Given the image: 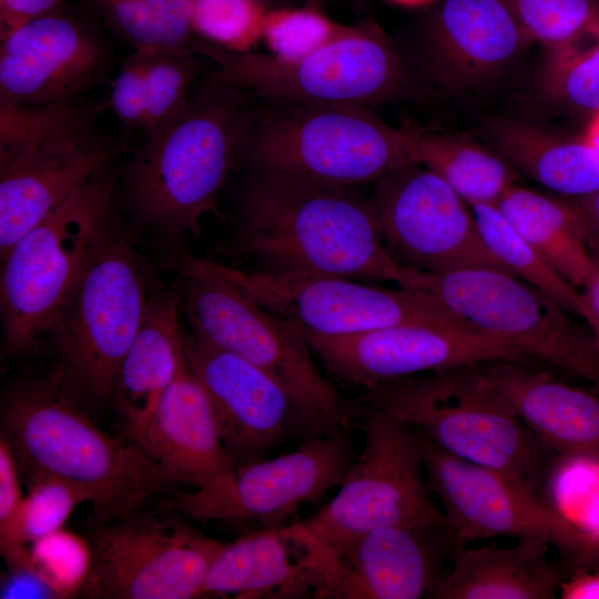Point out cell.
Here are the masks:
<instances>
[{
  "label": "cell",
  "instance_id": "9a60e30c",
  "mask_svg": "<svg viewBox=\"0 0 599 599\" xmlns=\"http://www.w3.org/2000/svg\"><path fill=\"white\" fill-rule=\"evenodd\" d=\"M370 200L386 250L402 267L509 273L486 245L471 207L426 166L408 163L387 173L375 182Z\"/></svg>",
  "mask_w": 599,
  "mask_h": 599
},
{
  "label": "cell",
  "instance_id": "484cf974",
  "mask_svg": "<svg viewBox=\"0 0 599 599\" xmlns=\"http://www.w3.org/2000/svg\"><path fill=\"white\" fill-rule=\"evenodd\" d=\"M180 306L176 294H151L141 328L121 364L112 400L129 439L145 425L184 359Z\"/></svg>",
  "mask_w": 599,
  "mask_h": 599
},
{
  "label": "cell",
  "instance_id": "d4e9b609",
  "mask_svg": "<svg viewBox=\"0 0 599 599\" xmlns=\"http://www.w3.org/2000/svg\"><path fill=\"white\" fill-rule=\"evenodd\" d=\"M530 41L504 0H443L424 38V64L444 83H471L502 70Z\"/></svg>",
  "mask_w": 599,
  "mask_h": 599
},
{
  "label": "cell",
  "instance_id": "f907efd6",
  "mask_svg": "<svg viewBox=\"0 0 599 599\" xmlns=\"http://www.w3.org/2000/svg\"><path fill=\"white\" fill-rule=\"evenodd\" d=\"M255 1L261 3L263 7H265L268 10L270 9L268 3L274 2L276 0H255Z\"/></svg>",
  "mask_w": 599,
  "mask_h": 599
},
{
  "label": "cell",
  "instance_id": "e575fe53",
  "mask_svg": "<svg viewBox=\"0 0 599 599\" xmlns=\"http://www.w3.org/2000/svg\"><path fill=\"white\" fill-rule=\"evenodd\" d=\"M266 12L255 0H193V30L220 47L250 51L261 40Z\"/></svg>",
  "mask_w": 599,
  "mask_h": 599
},
{
  "label": "cell",
  "instance_id": "52a82bcc",
  "mask_svg": "<svg viewBox=\"0 0 599 599\" xmlns=\"http://www.w3.org/2000/svg\"><path fill=\"white\" fill-rule=\"evenodd\" d=\"M191 49L258 102L370 108L406 95L412 87L405 59L372 22L344 24L324 45L294 60L230 50L201 38Z\"/></svg>",
  "mask_w": 599,
  "mask_h": 599
},
{
  "label": "cell",
  "instance_id": "83f0119b",
  "mask_svg": "<svg viewBox=\"0 0 599 599\" xmlns=\"http://www.w3.org/2000/svg\"><path fill=\"white\" fill-rule=\"evenodd\" d=\"M496 206L570 284L581 290L592 267L596 235L577 200L562 201L514 184Z\"/></svg>",
  "mask_w": 599,
  "mask_h": 599
},
{
  "label": "cell",
  "instance_id": "8992f818",
  "mask_svg": "<svg viewBox=\"0 0 599 599\" xmlns=\"http://www.w3.org/2000/svg\"><path fill=\"white\" fill-rule=\"evenodd\" d=\"M116 175L105 170L27 231L1 256L6 348L31 351L61 311L109 233Z\"/></svg>",
  "mask_w": 599,
  "mask_h": 599
},
{
  "label": "cell",
  "instance_id": "3957f363",
  "mask_svg": "<svg viewBox=\"0 0 599 599\" xmlns=\"http://www.w3.org/2000/svg\"><path fill=\"white\" fill-rule=\"evenodd\" d=\"M1 424L24 477L50 476L80 489L95 528L135 515L156 497L185 490L136 443L102 432L55 373L12 387Z\"/></svg>",
  "mask_w": 599,
  "mask_h": 599
},
{
  "label": "cell",
  "instance_id": "f6af8a7d",
  "mask_svg": "<svg viewBox=\"0 0 599 599\" xmlns=\"http://www.w3.org/2000/svg\"><path fill=\"white\" fill-rule=\"evenodd\" d=\"M592 267L581 287V293L590 313V328L599 347V238L596 236L591 245Z\"/></svg>",
  "mask_w": 599,
  "mask_h": 599
},
{
  "label": "cell",
  "instance_id": "f35d334b",
  "mask_svg": "<svg viewBox=\"0 0 599 599\" xmlns=\"http://www.w3.org/2000/svg\"><path fill=\"white\" fill-rule=\"evenodd\" d=\"M550 91L568 105L599 112V41L555 52L548 72Z\"/></svg>",
  "mask_w": 599,
  "mask_h": 599
},
{
  "label": "cell",
  "instance_id": "60d3db41",
  "mask_svg": "<svg viewBox=\"0 0 599 599\" xmlns=\"http://www.w3.org/2000/svg\"><path fill=\"white\" fill-rule=\"evenodd\" d=\"M110 106L129 129L143 132L146 118V95L139 52L126 55L115 75L110 94Z\"/></svg>",
  "mask_w": 599,
  "mask_h": 599
},
{
  "label": "cell",
  "instance_id": "6da1fadb",
  "mask_svg": "<svg viewBox=\"0 0 599 599\" xmlns=\"http://www.w3.org/2000/svg\"><path fill=\"white\" fill-rule=\"evenodd\" d=\"M234 256L265 271L380 280L415 290L418 271L398 265L383 242L370 200L358 187L246 171Z\"/></svg>",
  "mask_w": 599,
  "mask_h": 599
},
{
  "label": "cell",
  "instance_id": "ffe728a7",
  "mask_svg": "<svg viewBox=\"0 0 599 599\" xmlns=\"http://www.w3.org/2000/svg\"><path fill=\"white\" fill-rule=\"evenodd\" d=\"M112 49L61 4L0 35V101L48 105L84 100L103 82Z\"/></svg>",
  "mask_w": 599,
  "mask_h": 599
},
{
  "label": "cell",
  "instance_id": "5bb4252c",
  "mask_svg": "<svg viewBox=\"0 0 599 599\" xmlns=\"http://www.w3.org/2000/svg\"><path fill=\"white\" fill-rule=\"evenodd\" d=\"M210 264L264 308L316 335H349L408 323L470 325L425 291L390 290L332 275L246 272Z\"/></svg>",
  "mask_w": 599,
  "mask_h": 599
},
{
  "label": "cell",
  "instance_id": "277c9868",
  "mask_svg": "<svg viewBox=\"0 0 599 599\" xmlns=\"http://www.w3.org/2000/svg\"><path fill=\"white\" fill-rule=\"evenodd\" d=\"M352 403L385 412L445 451L499 470L538 494L549 476L552 453L476 365L362 388Z\"/></svg>",
  "mask_w": 599,
  "mask_h": 599
},
{
  "label": "cell",
  "instance_id": "7bdbcfd3",
  "mask_svg": "<svg viewBox=\"0 0 599 599\" xmlns=\"http://www.w3.org/2000/svg\"><path fill=\"white\" fill-rule=\"evenodd\" d=\"M62 0H0V35L58 8Z\"/></svg>",
  "mask_w": 599,
  "mask_h": 599
},
{
  "label": "cell",
  "instance_id": "9c48e42d",
  "mask_svg": "<svg viewBox=\"0 0 599 599\" xmlns=\"http://www.w3.org/2000/svg\"><path fill=\"white\" fill-rule=\"evenodd\" d=\"M180 303L192 332L260 367L285 386L326 428L346 429L347 403L315 366L300 326L264 308L219 275L210 260L182 255Z\"/></svg>",
  "mask_w": 599,
  "mask_h": 599
},
{
  "label": "cell",
  "instance_id": "4dcf8cb0",
  "mask_svg": "<svg viewBox=\"0 0 599 599\" xmlns=\"http://www.w3.org/2000/svg\"><path fill=\"white\" fill-rule=\"evenodd\" d=\"M470 207L486 245L510 274L590 324V313L581 291L512 227L496 204L479 203Z\"/></svg>",
  "mask_w": 599,
  "mask_h": 599
},
{
  "label": "cell",
  "instance_id": "816d5d0a",
  "mask_svg": "<svg viewBox=\"0 0 599 599\" xmlns=\"http://www.w3.org/2000/svg\"><path fill=\"white\" fill-rule=\"evenodd\" d=\"M597 536H598V538H599V531H598Z\"/></svg>",
  "mask_w": 599,
  "mask_h": 599
},
{
  "label": "cell",
  "instance_id": "44dd1931",
  "mask_svg": "<svg viewBox=\"0 0 599 599\" xmlns=\"http://www.w3.org/2000/svg\"><path fill=\"white\" fill-rule=\"evenodd\" d=\"M463 545L450 524L373 529L333 552L327 599H434Z\"/></svg>",
  "mask_w": 599,
  "mask_h": 599
},
{
  "label": "cell",
  "instance_id": "7dc6e473",
  "mask_svg": "<svg viewBox=\"0 0 599 599\" xmlns=\"http://www.w3.org/2000/svg\"><path fill=\"white\" fill-rule=\"evenodd\" d=\"M583 210L593 234L599 238V191L577 199Z\"/></svg>",
  "mask_w": 599,
  "mask_h": 599
},
{
  "label": "cell",
  "instance_id": "ac0fdd59",
  "mask_svg": "<svg viewBox=\"0 0 599 599\" xmlns=\"http://www.w3.org/2000/svg\"><path fill=\"white\" fill-rule=\"evenodd\" d=\"M182 344L236 466L266 458L285 440L328 434L285 386L260 367L193 332L182 333Z\"/></svg>",
  "mask_w": 599,
  "mask_h": 599
},
{
  "label": "cell",
  "instance_id": "603a6c76",
  "mask_svg": "<svg viewBox=\"0 0 599 599\" xmlns=\"http://www.w3.org/2000/svg\"><path fill=\"white\" fill-rule=\"evenodd\" d=\"M131 440L177 483L192 489L214 490L237 467L185 356L155 410Z\"/></svg>",
  "mask_w": 599,
  "mask_h": 599
},
{
  "label": "cell",
  "instance_id": "e0dca14e",
  "mask_svg": "<svg viewBox=\"0 0 599 599\" xmlns=\"http://www.w3.org/2000/svg\"><path fill=\"white\" fill-rule=\"evenodd\" d=\"M345 429L305 438L294 450L237 466L214 490H182L161 506L195 521L284 525L298 508L338 487L355 460Z\"/></svg>",
  "mask_w": 599,
  "mask_h": 599
},
{
  "label": "cell",
  "instance_id": "d6a6232c",
  "mask_svg": "<svg viewBox=\"0 0 599 599\" xmlns=\"http://www.w3.org/2000/svg\"><path fill=\"white\" fill-rule=\"evenodd\" d=\"M140 54L145 95V136L155 132L186 103L200 73L199 55L190 48L136 51Z\"/></svg>",
  "mask_w": 599,
  "mask_h": 599
},
{
  "label": "cell",
  "instance_id": "d590c367",
  "mask_svg": "<svg viewBox=\"0 0 599 599\" xmlns=\"http://www.w3.org/2000/svg\"><path fill=\"white\" fill-rule=\"evenodd\" d=\"M92 547L63 528L30 544L28 565L61 598L82 591L91 571Z\"/></svg>",
  "mask_w": 599,
  "mask_h": 599
},
{
  "label": "cell",
  "instance_id": "8fae6325",
  "mask_svg": "<svg viewBox=\"0 0 599 599\" xmlns=\"http://www.w3.org/2000/svg\"><path fill=\"white\" fill-rule=\"evenodd\" d=\"M364 435L335 497L304 522L334 552L386 526L449 524L427 485L419 435L392 415L347 403Z\"/></svg>",
  "mask_w": 599,
  "mask_h": 599
},
{
  "label": "cell",
  "instance_id": "836d02e7",
  "mask_svg": "<svg viewBox=\"0 0 599 599\" xmlns=\"http://www.w3.org/2000/svg\"><path fill=\"white\" fill-rule=\"evenodd\" d=\"M344 24L336 23L315 6L268 9L262 29L271 55L294 60L332 40Z\"/></svg>",
  "mask_w": 599,
  "mask_h": 599
},
{
  "label": "cell",
  "instance_id": "7402d4cb",
  "mask_svg": "<svg viewBox=\"0 0 599 599\" xmlns=\"http://www.w3.org/2000/svg\"><path fill=\"white\" fill-rule=\"evenodd\" d=\"M335 568V555L304 521L264 528L225 542L203 597L327 599Z\"/></svg>",
  "mask_w": 599,
  "mask_h": 599
},
{
  "label": "cell",
  "instance_id": "7a4b0ae2",
  "mask_svg": "<svg viewBox=\"0 0 599 599\" xmlns=\"http://www.w3.org/2000/svg\"><path fill=\"white\" fill-rule=\"evenodd\" d=\"M255 100L215 72L196 81L185 105L145 136L121 171V203L140 225L200 235L217 213L256 114Z\"/></svg>",
  "mask_w": 599,
  "mask_h": 599
},
{
  "label": "cell",
  "instance_id": "ee69618b",
  "mask_svg": "<svg viewBox=\"0 0 599 599\" xmlns=\"http://www.w3.org/2000/svg\"><path fill=\"white\" fill-rule=\"evenodd\" d=\"M154 10L176 33L192 42L193 0H143Z\"/></svg>",
  "mask_w": 599,
  "mask_h": 599
},
{
  "label": "cell",
  "instance_id": "cb8c5ba5",
  "mask_svg": "<svg viewBox=\"0 0 599 599\" xmlns=\"http://www.w3.org/2000/svg\"><path fill=\"white\" fill-rule=\"evenodd\" d=\"M476 368L552 454L599 461L597 395L527 362L497 359L476 364Z\"/></svg>",
  "mask_w": 599,
  "mask_h": 599
},
{
  "label": "cell",
  "instance_id": "c3c4849f",
  "mask_svg": "<svg viewBox=\"0 0 599 599\" xmlns=\"http://www.w3.org/2000/svg\"><path fill=\"white\" fill-rule=\"evenodd\" d=\"M582 139L599 151V112L592 115Z\"/></svg>",
  "mask_w": 599,
  "mask_h": 599
},
{
  "label": "cell",
  "instance_id": "f1b7e54d",
  "mask_svg": "<svg viewBox=\"0 0 599 599\" xmlns=\"http://www.w3.org/2000/svg\"><path fill=\"white\" fill-rule=\"evenodd\" d=\"M491 134L506 161L547 189L577 197L599 191V151L583 139L559 140L507 122Z\"/></svg>",
  "mask_w": 599,
  "mask_h": 599
},
{
  "label": "cell",
  "instance_id": "30bf717a",
  "mask_svg": "<svg viewBox=\"0 0 599 599\" xmlns=\"http://www.w3.org/2000/svg\"><path fill=\"white\" fill-rule=\"evenodd\" d=\"M145 282L129 243L109 232L51 331L60 354L55 374L72 396L112 400L151 296Z\"/></svg>",
  "mask_w": 599,
  "mask_h": 599
},
{
  "label": "cell",
  "instance_id": "74e56055",
  "mask_svg": "<svg viewBox=\"0 0 599 599\" xmlns=\"http://www.w3.org/2000/svg\"><path fill=\"white\" fill-rule=\"evenodd\" d=\"M24 478L28 486L22 518L26 545L63 528L74 508L88 502L80 489L64 480L50 476Z\"/></svg>",
  "mask_w": 599,
  "mask_h": 599
},
{
  "label": "cell",
  "instance_id": "d6986e66",
  "mask_svg": "<svg viewBox=\"0 0 599 599\" xmlns=\"http://www.w3.org/2000/svg\"><path fill=\"white\" fill-rule=\"evenodd\" d=\"M303 333L329 375L362 388L497 359L528 361L471 325L408 323L341 336Z\"/></svg>",
  "mask_w": 599,
  "mask_h": 599
},
{
  "label": "cell",
  "instance_id": "4fadbf2b",
  "mask_svg": "<svg viewBox=\"0 0 599 599\" xmlns=\"http://www.w3.org/2000/svg\"><path fill=\"white\" fill-rule=\"evenodd\" d=\"M93 560L82 589L99 599H192L225 546L160 507L97 528Z\"/></svg>",
  "mask_w": 599,
  "mask_h": 599
},
{
  "label": "cell",
  "instance_id": "4316f807",
  "mask_svg": "<svg viewBox=\"0 0 599 599\" xmlns=\"http://www.w3.org/2000/svg\"><path fill=\"white\" fill-rule=\"evenodd\" d=\"M544 539H519L511 548L460 546L434 599H551L559 573Z\"/></svg>",
  "mask_w": 599,
  "mask_h": 599
},
{
  "label": "cell",
  "instance_id": "ba28073f",
  "mask_svg": "<svg viewBox=\"0 0 599 599\" xmlns=\"http://www.w3.org/2000/svg\"><path fill=\"white\" fill-rule=\"evenodd\" d=\"M408 163L399 128L369 108L265 103L256 110L240 166L358 187Z\"/></svg>",
  "mask_w": 599,
  "mask_h": 599
},
{
  "label": "cell",
  "instance_id": "f546056e",
  "mask_svg": "<svg viewBox=\"0 0 599 599\" xmlns=\"http://www.w3.org/2000/svg\"><path fill=\"white\" fill-rule=\"evenodd\" d=\"M399 131L410 161L438 174L469 206L496 204L515 184L512 165L501 155L414 124Z\"/></svg>",
  "mask_w": 599,
  "mask_h": 599
},
{
  "label": "cell",
  "instance_id": "1f68e13d",
  "mask_svg": "<svg viewBox=\"0 0 599 599\" xmlns=\"http://www.w3.org/2000/svg\"><path fill=\"white\" fill-rule=\"evenodd\" d=\"M530 40L555 52L599 40V0H504Z\"/></svg>",
  "mask_w": 599,
  "mask_h": 599
},
{
  "label": "cell",
  "instance_id": "681fc988",
  "mask_svg": "<svg viewBox=\"0 0 599 599\" xmlns=\"http://www.w3.org/2000/svg\"><path fill=\"white\" fill-rule=\"evenodd\" d=\"M393 1L402 3V4H407V6H417V4L426 3L430 0H393Z\"/></svg>",
  "mask_w": 599,
  "mask_h": 599
},
{
  "label": "cell",
  "instance_id": "5b68a950",
  "mask_svg": "<svg viewBox=\"0 0 599 599\" xmlns=\"http://www.w3.org/2000/svg\"><path fill=\"white\" fill-rule=\"evenodd\" d=\"M101 104L0 101V253L92 179L122 144L100 128Z\"/></svg>",
  "mask_w": 599,
  "mask_h": 599
},
{
  "label": "cell",
  "instance_id": "7c38bea8",
  "mask_svg": "<svg viewBox=\"0 0 599 599\" xmlns=\"http://www.w3.org/2000/svg\"><path fill=\"white\" fill-rule=\"evenodd\" d=\"M416 288L527 358L582 377L599 390L593 335L568 317L559 303L512 274L488 267L419 272Z\"/></svg>",
  "mask_w": 599,
  "mask_h": 599
},
{
  "label": "cell",
  "instance_id": "ab89813d",
  "mask_svg": "<svg viewBox=\"0 0 599 599\" xmlns=\"http://www.w3.org/2000/svg\"><path fill=\"white\" fill-rule=\"evenodd\" d=\"M26 497L20 486V469L12 447L0 436V550L8 567L27 564L29 550L22 537Z\"/></svg>",
  "mask_w": 599,
  "mask_h": 599
},
{
  "label": "cell",
  "instance_id": "2e32d148",
  "mask_svg": "<svg viewBox=\"0 0 599 599\" xmlns=\"http://www.w3.org/2000/svg\"><path fill=\"white\" fill-rule=\"evenodd\" d=\"M419 435L427 485L460 541L508 536L548 541L566 556L586 555L599 539L506 474L458 458Z\"/></svg>",
  "mask_w": 599,
  "mask_h": 599
},
{
  "label": "cell",
  "instance_id": "8d00e7d4",
  "mask_svg": "<svg viewBox=\"0 0 599 599\" xmlns=\"http://www.w3.org/2000/svg\"><path fill=\"white\" fill-rule=\"evenodd\" d=\"M93 12L133 51L190 48L143 0H89Z\"/></svg>",
  "mask_w": 599,
  "mask_h": 599
},
{
  "label": "cell",
  "instance_id": "b9f144b4",
  "mask_svg": "<svg viewBox=\"0 0 599 599\" xmlns=\"http://www.w3.org/2000/svg\"><path fill=\"white\" fill-rule=\"evenodd\" d=\"M0 598H61L28 564L9 567L1 580Z\"/></svg>",
  "mask_w": 599,
  "mask_h": 599
},
{
  "label": "cell",
  "instance_id": "bcb514c9",
  "mask_svg": "<svg viewBox=\"0 0 599 599\" xmlns=\"http://www.w3.org/2000/svg\"><path fill=\"white\" fill-rule=\"evenodd\" d=\"M561 598L599 599V573L583 575L564 583Z\"/></svg>",
  "mask_w": 599,
  "mask_h": 599
}]
</instances>
